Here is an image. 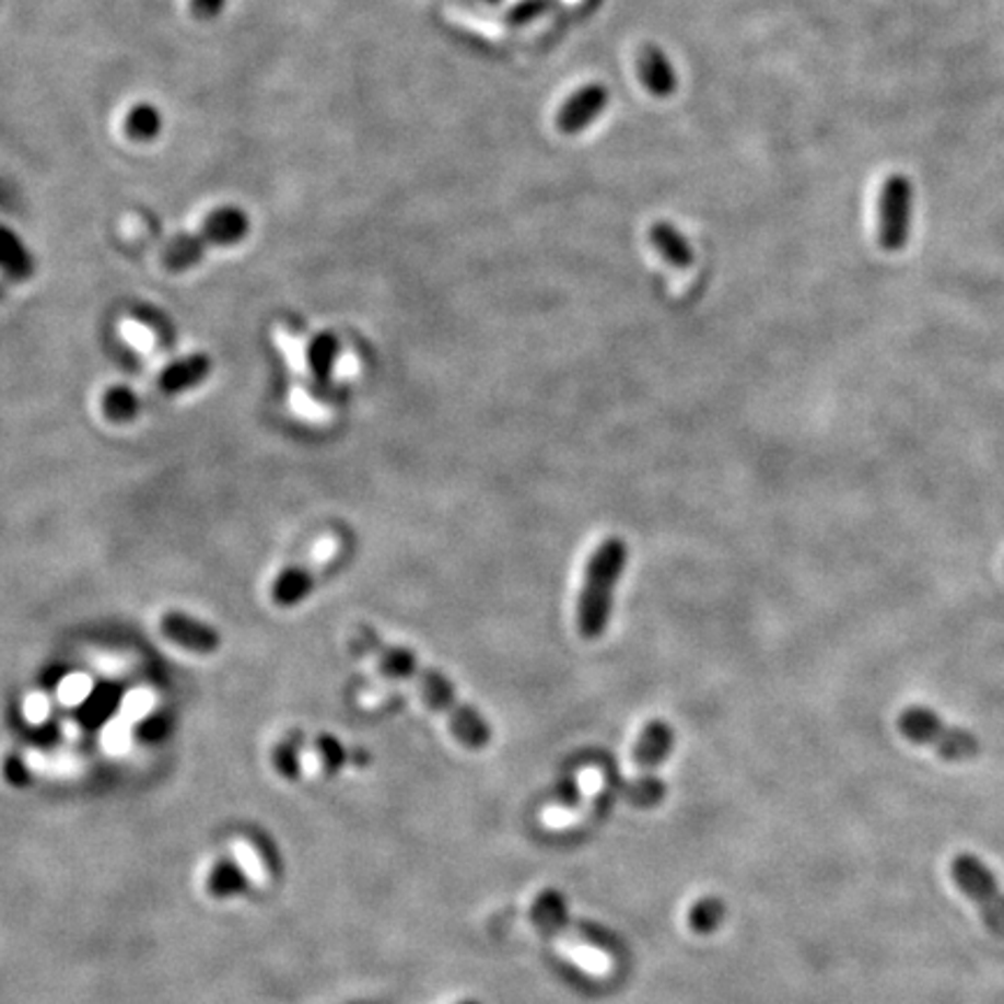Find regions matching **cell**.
Wrapping results in <instances>:
<instances>
[{
    "instance_id": "4fadbf2b",
    "label": "cell",
    "mask_w": 1004,
    "mask_h": 1004,
    "mask_svg": "<svg viewBox=\"0 0 1004 1004\" xmlns=\"http://www.w3.org/2000/svg\"><path fill=\"white\" fill-rule=\"evenodd\" d=\"M212 372V359L208 353H191L171 365H165L159 375V390L165 396H179L184 390L200 386Z\"/></svg>"
},
{
    "instance_id": "d6986e66",
    "label": "cell",
    "mask_w": 1004,
    "mask_h": 1004,
    "mask_svg": "<svg viewBox=\"0 0 1004 1004\" xmlns=\"http://www.w3.org/2000/svg\"><path fill=\"white\" fill-rule=\"evenodd\" d=\"M0 264H5L14 272H28L31 268L22 245L8 233H0Z\"/></svg>"
},
{
    "instance_id": "2e32d148",
    "label": "cell",
    "mask_w": 1004,
    "mask_h": 1004,
    "mask_svg": "<svg viewBox=\"0 0 1004 1004\" xmlns=\"http://www.w3.org/2000/svg\"><path fill=\"white\" fill-rule=\"evenodd\" d=\"M124 130H126V136H128L130 140H136V142L154 140V138L159 136V130H161V117H159L156 107L147 105V103L136 105V107L130 109L128 115H126Z\"/></svg>"
},
{
    "instance_id": "ffe728a7",
    "label": "cell",
    "mask_w": 1004,
    "mask_h": 1004,
    "mask_svg": "<svg viewBox=\"0 0 1004 1004\" xmlns=\"http://www.w3.org/2000/svg\"><path fill=\"white\" fill-rule=\"evenodd\" d=\"M233 851H235V859H237L240 867L245 869L247 877L254 884H264L266 882V867H264V861H260L256 855V851L249 844H240V842L233 847Z\"/></svg>"
},
{
    "instance_id": "52a82bcc",
    "label": "cell",
    "mask_w": 1004,
    "mask_h": 1004,
    "mask_svg": "<svg viewBox=\"0 0 1004 1004\" xmlns=\"http://www.w3.org/2000/svg\"><path fill=\"white\" fill-rule=\"evenodd\" d=\"M952 877L962 890V896L977 904L979 917L989 925L991 933L1004 939V892L1000 890L993 872L977 855L960 853L952 863Z\"/></svg>"
},
{
    "instance_id": "8fae6325",
    "label": "cell",
    "mask_w": 1004,
    "mask_h": 1004,
    "mask_svg": "<svg viewBox=\"0 0 1004 1004\" xmlns=\"http://www.w3.org/2000/svg\"><path fill=\"white\" fill-rule=\"evenodd\" d=\"M328 570V563H316V558L310 563L301 565H291L284 572L277 574V580L272 582L270 588V598L277 607L291 609L305 603L310 598V593L314 591L319 576Z\"/></svg>"
},
{
    "instance_id": "6da1fadb",
    "label": "cell",
    "mask_w": 1004,
    "mask_h": 1004,
    "mask_svg": "<svg viewBox=\"0 0 1004 1004\" xmlns=\"http://www.w3.org/2000/svg\"><path fill=\"white\" fill-rule=\"evenodd\" d=\"M363 651L375 658L380 673L388 679L409 681L415 684L421 700L431 707L435 714H440L450 723L452 735L463 744L465 749H487L491 742V725L483 719L472 704L463 702L456 693L450 677H444L440 669L425 667L412 654V649L400 644L384 642L375 630L363 628L361 630Z\"/></svg>"
},
{
    "instance_id": "7a4b0ae2",
    "label": "cell",
    "mask_w": 1004,
    "mask_h": 1004,
    "mask_svg": "<svg viewBox=\"0 0 1004 1004\" xmlns=\"http://www.w3.org/2000/svg\"><path fill=\"white\" fill-rule=\"evenodd\" d=\"M628 565V545L619 535H609L595 547L584 568V582L574 605V626L580 638L595 642L609 626L614 593Z\"/></svg>"
},
{
    "instance_id": "277c9868",
    "label": "cell",
    "mask_w": 1004,
    "mask_h": 1004,
    "mask_svg": "<svg viewBox=\"0 0 1004 1004\" xmlns=\"http://www.w3.org/2000/svg\"><path fill=\"white\" fill-rule=\"evenodd\" d=\"M249 233V219L235 208H223L205 219L202 226L189 235H179L165 245L161 266L167 272H186L196 268L205 254L217 247H231Z\"/></svg>"
},
{
    "instance_id": "3957f363",
    "label": "cell",
    "mask_w": 1004,
    "mask_h": 1004,
    "mask_svg": "<svg viewBox=\"0 0 1004 1004\" xmlns=\"http://www.w3.org/2000/svg\"><path fill=\"white\" fill-rule=\"evenodd\" d=\"M530 919L537 925L556 954H561L565 960L580 967L591 977H607L614 970V960L598 944L586 939L582 933H576L563 898L556 890H542L530 904Z\"/></svg>"
},
{
    "instance_id": "7c38bea8",
    "label": "cell",
    "mask_w": 1004,
    "mask_h": 1004,
    "mask_svg": "<svg viewBox=\"0 0 1004 1004\" xmlns=\"http://www.w3.org/2000/svg\"><path fill=\"white\" fill-rule=\"evenodd\" d=\"M638 78L654 98H669L677 91V70L667 54L656 45H644L638 51Z\"/></svg>"
},
{
    "instance_id": "9c48e42d",
    "label": "cell",
    "mask_w": 1004,
    "mask_h": 1004,
    "mask_svg": "<svg viewBox=\"0 0 1004 1004\" xmlns=\"http://www.w3.org/2000/svg\"><path fill=\"white\" fill-rule=\"evenodd\" d=\"M159 630L167 642H173L179 649L194 651V654L208 656V654H214V651H219L221 646L219 630L210 623L191 617V614H186V611H177V609L165 611L159 621Z\"/></svg>"
},
{
    "instance_id": "5b68a950",
    "label": "cell",
    "mask_w": 1004,
    "mask_h": 1004,
    "mask_svg": "<svg viewBox=\"0 0 1004 1004\" xmlns=\"http://www.w3.org/2000/svg\"><path fill=\"white\" fill-rule=\"evenodd\" d=\"M675 747L673 725L663 719L646 721L635 744H632V768L635 777L630 781L628 799L638 807H651L663 797V786L656 779V768Z\"/></svg>"
},
{
    "instance_id": "44dd1931",
    "label": "cell",
    "mask_w": 1004,
    "mask_h": 1004,
    "mask_svg": "<svg viewBox=\"0 0 1004 1004\" xmlns=\"http://www.w3.org/2000/svg\"><path fill=\"white\" fill-rule=\"evenodd\" d=\"M549 5H551V0H524V3L512 8L507 19H510V24H528L542 12H547Z\"/></svg>"
},
{
    "instance_id": "9a60e30c",
    "label": "cell",
    "mask_w": 1004,
    "mask_h": 1004,
    "mask_svg": "<svg viewBox=\"0 0 1004 1004\" xmlns=\"http://www.w3.org/2000/svg\"><path fill=\"white\" fill-rule=\"evenodd\" d=\"M338 351H340V345H338V338H335L332 332H319L312 340V345L307 349V361H310V367H312V375L316 380L326 382L330 377L335 361H338Z\"/></svg>"
},
{
    "instance_id": "5bb4252c",
    "label": "cell",
    "mask_w": 1004,
    "mask_h": 1004,
    "mask_svg": "<svg viewBox=\"0 0 1004 1004\" xmlns=\"http://www.w3.org/2000/svg\"><path fill=\"white\" fill-rule=\"evenodd\" d=\"M649 245L656 249V254L665 260L667 266H673L677 270H688L696 264V252L691 247V242L684 237V233L673 226L669 221H656L649 226Z\"/></svg>"
},
{
    "instance_id": "cb8c5ba5",
    "label": "cell",
    "mask_w": 1004,
    "mask_h": 1004,
    "mask_svg": "<svg viewBox=\"0 0 1004 1004\" xmlns=\"http://www.w3.org/2000/svg\"><path fill=\"white\" fill-rule=\"evenodd\" d=\"M465 1004H475V1002H465Z\"/></svg>"
},
{
    "instance_id": "ac0fdd59",
    "label": "cell",
    "mask_w": 1004,
    "mask_h": 1004,
    "mask_svg": "<svg viewBox=\"0 0 1004 1004\" xmlns=\"http://www.w3.org/2000/svg\"><path fill=\"white\" fill-rule=\"evenodd\" d=\"M723 917H725L723 904L716 898H700L698 902L691 904V909H688L686 925L698 935H710L719 927Z\"/></svg>"
},
{
    "instance_id": "30bf717a",
    "label": "cell",
    "mask_w": 1004,
    "mask_h": 1004,
    "mask_svg": "<svg viewBox=\"0 0 1004 1004\" xmlns=\"http://www.w3.org/2000/svg\"><path fill=\"white\" fill-rule=\"evenodd\" d=\"M609 105V89L605 84L591 82L582 89H576L572 96L561 105L556 115V128L563 136L582 133L586 126L598 119L605 107Z\"/></svg>"
},
{
    "instance_id": "7402d4cb",
    "label": "cell",
    "mask_w": 1004,
    "mask_h": 1004,
    "mask_svg": "<svg viewBox=\"0 0 1004 1004\" xmlns=\"http://www.w3.org/2000/svg\"><path fill=\"white\" fill-rule=\"evenodd\" d=\"M226 0H191V12L200 19H210L214 16Z\"/></svg>"
},
{
    "instance_id": "8992f818",
    "label": "cell",
    "mask_w": 1004,
    "mask_h": 1004,
    "mask_svg": "<svg viewBox=\"0 0 1004 1004\" xmlns=\"http://www.w3.org/2000/svg\"><path fill=\"white\" fill-rule=\"evenodd\" d=\"M898 728L909 742L935 749L948 760H970L981 751V744L972 733L946 725L935 712L923 710V707L904 710L898 719Z\"/></svg>"
},
{
    "instance_id": "e0dca14e",
    "label": "cell",
    "mask_w": 1004,
    "mask_h": 1004,
    "mask_svg": "<svg viewBox=\"0 0 1004 1004\" xmlns=\"http://www.w3.org/2000/svg\"><path fill=\"white\" fill-rule=\"evenodd\" d=\"M138 409H140L138 396L130 388L112 386V388L105 390V396H103V415H105V419L115 421V423H126V421L138 417Z\"/></svg>"
},
{
    "instance_id": "ba28073f",
    "label": "cell",
    "mask_w": 1004,
    "mask_h": 1004,
    "mask_svg": "<svg viewBox=\"0 0 1004 1004\" xmlns=\"http://www.w3.org/2000/svg\"><path fill=\"white\" fill-rule=\"evenodd\" d=\"M911 184L904 175H888L882 184L877 205V240L886 252H900L909 237Z\"/></svg>"
},
{
    "instance_id": "603a6c76",
    "label": "cell",
    "mask_w": 1004,
    "mask_h": 1004,
    "mask_svg": "<svg viewBox=\"0 0 1004 1004\" xmlns=\"http://www.w3.org/2000/svg\"><path fill=\"white\" fill-rule=\"evenodd\" d=\"M489 3H498V0H489Z\"/></svg>"
}]
</instances>
